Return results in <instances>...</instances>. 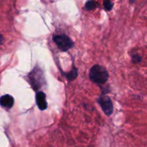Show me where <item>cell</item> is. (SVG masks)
Here are the masks:
<instances>
[{"instance_id": "cell-1", "label": "cell", "mask_w": 147, "mask_h": 147, "mask_svg": "<svg viewBox=\"0 0 147 147\" xmlns=\"http://www.w3.org/2000/svg\"><path fill=\"white\" fill-rule=\"evenodd\" d=\"M109 78V72L103 66L94 65L89 71V79L91 82L98 84H103L108 81Z\"/></svg>"}, {"instance_id": "cell-10", "label": "cell", "mask_w": 147, "mask_h": 147, "mask_svg": "<svg viewBox=\"0 0 147 147\" xmlns=\"http://www.w3.org/2000/svg\"><path fill=\"white\" fill-rule=\"evenodd\" d=\"M142 61V57L139 54H134L132 56V61L134 63H139Z\"/></svg>"}, {"instance_id": "cell-4", "label": "cell", "mask_w": 147, "mask_h": 147, "mask_svg": "<svg viewBox=\"0 0 147 147\" xmlns=\"http://www.w3.org/2000/svg\"><path fill=\"white\" fill-rule=\"evenodd\" d=\"M99 105L101 107L102 110L105 112L106 115H111L113 113V106L112 103L111 99L110 97L106 95H102L98 99Z\"/></svg>"}, {"instance_id": "cell-3", "label": "cell", "mask_w": 147, "mask_h": 147, "mask_svg": "<svg viewBox=\"0 0 147 147\" xmlns=\"http://www.w3.org/2000/svg\"><path fill=\"white\" fill-rule=\"evenodd\" d=\"M29 81L34 89H38L41 87L44 82V78L42 71L38 68H35L28 76Z\"/></svg>"}, {"instance_id": "cell-2", "label": "cell", "mask_w": 147, "mask_h": 147, "mask_svg": "<svg viewBox=\"0 0 147 147\" xmlns=\"http://www.w3.org/2000/svg\"><path fill=\"white\" fill-rule=\"evenodd\" d=\"M53 41L55 43L58 48L62 51H67L73 48L74 43L66 35H53Z\"/></svg>"}, {"instance_id": "cell-11", "label": "cell", "mask_w": 147, "mask_h": 147, "mask_svg": "<svg viewBox=\"0 0 147 147\" xmlns=\"http://www.w3.org/2000/svg\"><path fill=\"white\" fill-rule=\"evenodd\" d=\"M4 37H3V36H2V35L0 34V45L2 44V43H4Z\"/></svg>"}, {"instance_id": "cell-8", "label": "cell", "mask_w": 147, "mask_h": 147, "mask_svg": "<svg viewBox=\"0 0 147 147\" xmlns=\"http://www.w3.org/2000/svg\"><path fill=\"white\" fill-rule=\"evenodd\" d=\"M86 9L87 10H93L94 9H96V7H98V4L96 1H93V0H90V1H88L86 3Z\"/></svg>"}, {"instance_id": "cell-5", "label": "cell", "mask_w": 147, "mask_h": 147, "mask_svg": "<svg viewBox=\"0 0 147 147\" xmlns=\"http://www.w3.org/2000/svg\"><path fill=\"white\" fill-rule=\"evenodd\" d=\"M36 102L41 110H46L47 108V102L46 101V95L43 92H38L36 94Z\"/></svg>"}, {"instance_id": "cell-7", "label": "cell", "mask_w": 147, "mask_h": 147, "mask_svg": "<svg viewBox=\"0 0 147 147\" xmlns=\"http://www.w3.org/2000/svg\"><path fill=\"white\" fill-rule=\"evenodd\" d=\"M77 76H78V69L77 68H76L75 66L73 67V69H72L71 71L69 72V73H67V74H66V77H67V79H68L69 81L73 80V79H76V78L77 77Z\"/></svg>"}, {"instance_id": "cell-9", "label": "cell", "mask_w": 147, "mask_h": 147, "mask_svg": "<svg viewBox=\"0 0 147 147\" xmlns=\"http://www.w3.org/2000/svg\"><path fill=\"white\" fill-rule=\"evenodd\" d=\"M103 6H104L105 10H107V11H110L113 8V4L110 0H105L104 2H103Z\"/></svg>"}, {"instance_id": "cell-6", "label": "cell", "mask_w": 147, "mask_h": 147, "mask_svg": "<svg viewBox=\"0 0 147 147\" xmlns=\"http://www.w3.org/2000/svg\"><path fill=\"white\" fill-rule=\"evenodd\" d=\"M14 103V99L12 96L9 95H3L0 97V105L3 108L10 109L13 107Z\"/></svg>"}, {"instance_id": "cell-12", "label": "cell", "mask_w": 147, "mask_h": 147, "mask_svg": "<svg viewBox=\"0 0 147 147\" xmlns=\"http://www.w3.org/2000/svg\"><path fill=\"white\" fill-rule=\"evenodd\" d=\"M134 1H135V0H130V2L132 3V4H133V3L134 2Z\"/></svg>"}]
</instances>
